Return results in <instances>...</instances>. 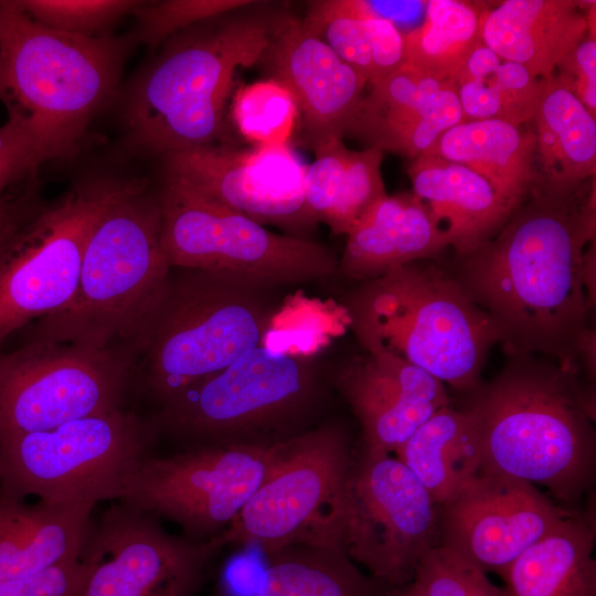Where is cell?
Wrapping results in <instances>:
<instances>
[{
    "mask_svg": "<svg viewBox=\"0 0 596 596\" xmlns=\"http://www.w3.org/2000/svg\"><path fill=\"white\" fill-rule=\"evenodd\" d=\"M595 178L570 192L535 187L488 242L447 267L489 316L504 352L578 370L589 328L583 257L596 238Z\"/></svg>",
    "mask_w": 596,
    "mask_h": 596,
    "instance_id": "cell-1",
    "label": "cell"
},
{
    "mask_svg": "<svg viewBox=\"0 0 596 596\" xmlns=\"http://www.w3.org/2000/svg\"><path fill=\"white\" fill-rule=\"evenodd\" d=\"M353 460L347 429L323 423L277 443L275 460L230 526L224 546H342L343 499ZM343 547V546H342Z\"/></svg>",
    "mask_w": 596,
    "mask_h": 596,
    "instance_id": "cell-10",
    "label": "cell"
},
{
    "mask_svg": "<svg viewBox=\"0 0 596 596\" xmlns=\"http://www.w3.org/2000/svg\"><path fill=\"white\" fill-rule=\"evenodd\" d=\"M437 512L438 545L498 574L566 517L534 485L487 473L438 504Z\"/></svg>",
    "mask_w": 596,
    "mask_h": 596,
    "instance_id": "cell-18",
    "label": "cell"
},
{
    "mask_svg": "<svg viewBox=\"0 0 596 596\" xmlns=\"http://www.w3.org/2000/svg\"><path fill=\"white\" fill-rule=\"evenodd\" d=\"M163 174L179 179L255 222L308 238L318 223L304 199V164L289 143L242 149L215 142L162 157Z\"/></svg>",
    "mask_w": 596,
    "mask_h": 596,
    "instance_id": "cell-17",
    "label": "cell"
},
{
    "mask_svg": "<svg viewBox=\"0 0 596 596\" xmlns=\"http://www.w3.org/2000/svg\"><path fill=\"white\" fill-rule=\"evenodd\" d=\"M384 152L375 147L350 150L333 207L324 222L336 235H347L385 196L381 166Z\"/></svg>",
    "mask_w": 596,
    "mask_h": 596,
    "instance_id": "cell-34",
    "label": "cell"
},
{
    "mask_svg": "<svg viewBox=\"0 0 596 596\" xmlns=\"http://www.w3.org/2000/svg\"><path fill=\"white\" fill-rule=\"evenodd\" d=\"M553 75L596 117V36H586L560 62Z\"/></svg>",
    "mask_w": 596,
    "mask_h": 596,
    "instance_id": "cell-41",
    "label": "cell"
},
{
    "mask_svg": "<svg viewBox=\"0 0 596 596\" xmlns=\"http://www.w3.org/2000/svg\"><path fill=\"white\" fill-rule=\"evenodd\" d=\"M247 0H163L143 1L135 11L136 43L150 49L162 45L177 33L195 23L222 14Z\"/></svg>",
    "mask_w": 596,
    "mask_h": 596,
    "instance_id": "cell-36",
    "label": "cell"
},
{
    "mask_svg": "<svg viewBox=\"0 0 596 596\" xmlns=\"http://www.w3.org/2000/svg\"><path fill=\"white\" fill-rule=\"evenodd\" d=\"M321 391L313 356L259 345L161 404L150 422L158 436L191 446L273 445L299 434Z\"/></svg>",
    "mask_w": 596,
    "mask_h": 596,
    "instance_id": "cell-8",
    "label": "cell"
},
{
    "mask_svg": "<svg viewBox=\"0 0 596 596\" xmlns=\"http://www.w3.org/2000/svg\"><path fill=\"white\" fill-rule=\"evenodd\" d=\"M150 419L118 408L0 438V496L45 503L119 500L158 439Z\"/></svg>",
    "mask_w": 596,
    "mask_h": 596,
    "instance_id": "cell-9",
    "label": "cell"
},
{
    "mask_svg": "<svg viewBox=\"0 0 596 596\" xmlns=\"http://www.w3.org/2000/svg\"><path fill=\"white\" fill-rule=\"evenodd\" d=\"M414 581L427 596H502L487 573L443 546L430 549L418 563Z\"/></svg>",
    "mask_w": 596,
    "mask_h": 596,
    "instance_id": "cell-37",
    "label": "cell"
},
{
    "mask_svg": "<svg viewBox=\"0 0 596 596\" xmlns=\"http://www.w3.org/2000/svg\"><path fill=\"white\" fill-rule=\"evenodd\" d=\"M132 32L83 36L44 26L0 0V103L52 159L74 157L116 93Z\"/></svg>",
    "mask_w": 596,
    "mask_h": 596,
    "instance_id": "cell-5",
    "label": "cell"
},
{
    "mask_svg": "<svg viewBox=\"0 0 596 596\" xmlns=\"http://www.w3.org/2000/svg\"><path fill=\"white\" fill-rule=\"evenodd\" d=\"M170 270L158 193L146 181L105 212L88 240L72 298L29 324L24 341L117 348L140 355Z\"/></svg>",
    "mask_w": 596,
    "mask_h": 596,
    "instance_id": "cell-4",
    "label": "cell"
},
{
    "mask_svg": "<svg viewBox=\"0 0 596 596\" xmlns=\"http://www.w3.org/2000/svg\"><path fill=\"white\" fill-rule=\"evenodd\" d=\"M231 116L240 134L255 145L289 143L300 118L292 93L272 77L242 87Z\"/></svg>",
    "mask_w": 596,
    "mask_h": 596,
    "instance_id": "cell-33",
    "label": "cell"
},
{
    "mask_svg": "<svg viewBox=\"0 0 596 596\" xmlns=\"http://www.w3.org/2000/svg\"><path fill=\"white\" fill-rule=\"evenodd\" d=\"M223 547L219 535L172 534L157 517L113 503L92 523L79 555L88 575L78 596H194Z\"/></svg>",
    "mask_w": 596,
    "mask_h": 596,
    "instance_id": "cell-16",
    "label": "cell"
},
{
    "mask_svg": "<svg viewBox=\"0 0 596 596\" xmlns=\"http://www.w3.org/2000/svg\"><path fill=\"white\" fill-rule=\"evenodd\" d=\"M464 121L502 120L514 126L531 121L544 78L503 60L483 43L477 46L454 77Z\"/></svg>",
    "mask_w": 596,
    "mask_h": 596,
    "instance_id": "cell-31",
    "label": "cell"
},
{
    "mask_svg": "<svg viewBox=\"0 0 596 596\" xmlns=\"http://www.w3.org/2000/svg\"><path fill=\"white\" fill-rule=\"evenodd\" d=\"M284 287L238 275L171 267L141 350L140 385L159 405L263 345Z\"/></svg>",
    "mask_w": 596,
    "mask_h": 596,
    "instance_id": "cell-7",
    "label": "cell"
},
{
    "mask_svg": "<svg viewBox=\"0 0 596 596\" xmlns=\"http://www.w3.org/2000/svg\"><path fill=\"white\" fill-rule=\"evenodd\" d=\"M21 9L46 28L83 36L109 34L124 17L134 14L137 0H17Z\"/></svg>",
    "mask_w": 596,
    "mask_h": 596,
    "instance_id": "cell-35",
    "label": "cell"
},
{
    "mask_svg": "<svg viewBox=\"0 0 596 596\" xmlns=\"http://www.w3.org/2000/svg\"><path fill=\"white\" fill-rule=\"evenodd\" d=\"M38 174L12 187L0 199V246L45 204Z\"/></svg>",
    "mask_w": 596,
    "mask_h": 596,
    "instance_id": "cell-42",
    "label": "cell"
},
{
    "mask_svg": "<svg viewBox=\"0 0 596 596\" xmlns=\"http://www.w3.org/2000/svg\"><path fill=\"white\" fill-rule=\"evenodd\" d=\"M583 283L587 294V299L590 308L595 307L596 299V244H590L583 257Z\"/></svg>",
    "mask_w": 596,
    "mask_h": 596,
    "instance_id": "cell-45",
    "label": "cell"
},
{
    "mask_svg": "<svg viewBox=\"0 0 596 596\" xmlns=\"http://www.w3.org/2000/svg\"><path fill=\"white\" fill-rule=\"evenodd\" d=\"M295 15L287 3L247 0L167 40L127 98L128 146L163 157L233 143L226 106L235 72L257 64Z\"/></svg>",
    "mask_w": 596,
    "mask_h": 596,
    "instance_id": "cell-2",
    "label": "cell"
},
{
    "mask_svg": "<svg viewBox=\"0 0 596 596\" xmlns=\"http://www.w3.org/2000/svg\"><path fill=\"white\" fill-rule=\"evenodd\" d=\"M292 93L300 141L312 151L343 139L354 121L368 81L295 15L257 63Z\"/></svg>",
    "mask_w": 596,
    "mask_h": 596,
    "instance_id": "cell-19",
    "label": "cell"
},
{
    "mask_svg": "<svg viewBox=\"0 0 596 596\" xmlns=\"http://www.w3.org/2000/svg\"><path fill=\"white\" fill-rule=\"evenodd\" d=\"M488 3L428 0L422 23L404 34L405 63L430 76L454 79L471 52L482 44Z\"/></svg>",
    "mask_w": 596,
    "mask_h": 596,
    "instance_id": "cell-32",
    "label": "cell"
},
{
    "mask_svg": "<svg viewBox=\"0 0 596 596\" xmlns=\"http://www.w3.org/2000/svg\"><path fill=\"white\" fill-rule=\"evenodd\" d=\"M424 152L470 168L517 207L538 182L535 141L529 123L462 121L444 131Z\"/></svg>",
    "mask_w": 596,
    "mask_h": 596,
    "instance_id": "cell-28",
    "label": "cell"
},
{
    "mask_svg": "<svg viewBox=\"0 0 596 596\" xmlns=\"http://www.w3.org/2000/svg\"><path fill=\"white\" fill-rule=\"evenodd\" d=\"M136 359L126 349L24 340L0 353V438L121 408Z\"/></svg>",
    "mask_w": 596,
    "mask_h": 596,
    "instance_id": "cell-13",
    "label": "cell"
},
{
    "mask_svg": "<svg viewBox=\"0 0 596 596\" xmlns=\"http://www.w3.org/2000/svg\"><path fill=\"white\" fill-rule=\"evenodd\" d=\"M390 588L340 545H245L220 566L212 596H384Z\"/></svg>",
    "mask_w": 596,
    "mask_h": 596,
    "instance_id": "cell-21",
    "label": "cell"
},
{
    "mask_svg": "<svg viewBox=\"0 0 596 596\" xmlns=\"http://www.w3.org/2000/svg\"><path fill=\"white\" fill-rule=\"evenodd\" d=\"M161 243L171 267L230 273L287 287L327 279L339 258L326 245L272 232L163 174L157 192Z\"/></svg>",
    "mask_w": 596,
    "mask_h": 596,
    "instance_id": "cell-12",
    "label": "cell"
},
{
    "mask_svg": "<svg viewBox=\"0 0 596 596\" xmlns=\"http://www.w3.org/2000/svg\"><path fill=\"white\" fill-rule=\"evenodd\" d=\"M95 504L30 505L0 496V585L79 557Z\"/></svg>",
    "mask_w": 596,
    "mask_h": 596,
    "instance_id": "cell-26",
    "label": "cell"
},
{
    "mask_svg": "<svg viewBox=\"0 0 596 596\" xmlns=\"http://www.w3.org/2000/svg\"><path fill=\"white\" fill-rule=\"evenodd\" d=\"M273 445H196L147 458L118 501L178 524L183 535L210 540L225 531L264 481Z\"/></svg>",
    "mask_w": 596,
    "mask_h": 596,
    "instance_id": "cell-15",
    "label": "cell"
},
{
    "mask_svg": "<svg viewBox=\"0 0 596 596\" xmlns=\"http://www.w3.org/2000/svg\"><path fill=\"white\" fill-rule=\"evenodd\" d=\"M595 528L565 517L499 575L502 596H596Z\"/></svg>",
    "mask_w": 596,
    "mask_h": 596,
    "instance_id": "cell-29",
    "label": "cell"
},
{
    "mask_svg": "<svg viewBox=\"0 0 596 596\" xmlns=\"http://www.w3.org/2000/svg\"><path fill=\"white\" fill-rule=\"evenodd\" d=\"M479 473L545 487L578 501L595 478V392L579 371L541 355L509 354L499 373L467 394Z\"/></svg>",
    "mask_w": 596,
    "mask_h": 596,
    "instance_id": "cell-3",
    "label": "cell"
},
{
    "mask_svg": "<svg viewBox=\"0 0 596 596\" xmlns=\"http://www.w3.org/2000/svg\"><path fill=\"white\" fill-rule=\"evenodd\" d=\"M46 161L47 156L28 130L8 118L0 126V199L12 187L39 173Z\"/></svg>",
    "mask_w": 596,
    "mask_h": 596,
    "instance_id": "cell-39",
    "label": "cell"
},
{
    "mask_svg": "<svg viewBox=\"0 0 596 596\" xmlns=\"http://www.w3.org/2000/svg\"><path fill=\"white\" fill-rule=\"evenodd\" d=\"M348 11L359 17L390 21L400 24L423 21L427 1L342 0ZM400 30V29H398Z\"/></svg>",
    "mask_w": 596,
    "mask_h": 596,
    "instance_id": "cell-43",
    "label": "cell"
},
{
    "mask_svg": "<svg viewBox=\"0 0 596 596\" xmlns=\"http://www.w3.org/2000/svg\"><path fill=\"white\" fill-rule=\"evenodd\" d=\"M441 504L479 475V447L468 414L444 406L424 422L395 451Z\"/></svg>",
    "mask_w": 596,
    "mask_h": 596,
    "instance_id": "cell-30",
    "label": "cell"
},
{
    "mask_svg": "<svg viewBox=\"0 0 596 596\" xmlns=\"http://www.w3.org/2000/svg\"><path fill=\"white\" fill-rule=\"evenodd\" d=\"M368 86L348 134L368 147L414 160L444 131L464 121L453 79L404 63Z\"/></svg>",
    "mask_w": 596,
    "mask_h": 596,
    "instance_id": "cell-22",
    "label": "cell"
},
{
    "mask_svg": "<svg viewBox=\"0 0 596 596\" xmlns=\"http://www.w3.org/2000/svg\"><path fill=\"white\" fill-rule=\"evenodd\" d=\"M535 141V187L570 192L596 175V117L554 76L544 78L529 123Z\"/></svg>",
    "mask_w": 596,
    "mask_h": 596,
    "instance_id": "cell-27",
    "label": "cell"
},
{
    "mask_svg": "<svg viewBox=\"0 0 596 596\" xmlns=\"http://www.w3.org/2000/svg\"><path fill=\"white\" fill-rule=\"evenodd\" d=\"M332 379L360 423L362 448L371 451L395 453L435 412L450 405L440 381L389 354L353 355Z\"/></svg>",
    "mask_w": 596,
    "mask_h": 596,
    "instance_id": "cell-20",
    "label": "cell"
},
{
    "mask_svg": "<svg viewBox=\"0 0 596 596\" xmlns=\"http://www.w3.org/2000/svg\"><path fill=\"white\" fill-rule=\"evenodd\" d=\"M384 596H427L423 588L413 579L406 584L391 587Z\"/></svg>",
    "mask_w": 596,
    "mask_h": 596,
    "instance_id": "cell-46",
    "label": "cell"
},
{
    "mask_svg": "<svg viewBox=\"0 0 596 596\" xmlns=\"http://www.w3.org/2000/svg\"><path fill=\"white\" fill-rule=\"evenodd\" d=\"M596 332L589 327L583 336L577 350V368L579 366L588 374L590 380H595L596 371Z\"/></svg>",
    "mask_w": 596,
    "mask_h": 596,
    "instance_id": "cell-44",
    "label": "cell"
},
{
    "mask_svg": "<svg viewBox=\"0 0 596 596\" xmlns=\"http://www.w3.org/2000/svg\"><path fill=\"white\" fill-rule=\"evenodd\" d=\"M368 353L389 354L469 394L500 336L489 316L435 259L361 281L342 306Z\"/></svg>",
    "mask_w": 596,
    "mask_h": 596,
    "instance_id": "cell-6",
    "label": "cell"
},
{
    "mask_svg": "<svg viewBox=\"0 0 596 596\" xmlns=\"http://www.w3.org/2000/svg\"><path fill=\"white\" fill-rule=\"evenodd\" d=\"M316 159L304 174L305 204L317 223H324L333 207L350 149L331 139L313 150Z\"/></svg>",
    "mask_w": 596,
    "mask_h": 596,
    "instance_id": "cell-38",
    "label": "cell"
},
{
    "mask_svg": "<svg viewBox=\"0 0 596 596\" xmlns=\"http://www.w3.org/2000/svg\"><path fill=\"white\" fill-rule=\"evenodd\" d=\"M88 575L79 557L0 585V596H78Z\"/></svg>",
    "mask_w": 596,
    "mask_h": 596,
    "instance_id": "cell-40",
    "label": "cell"
},
{
    "mask_svg": "<svg viewBox=\"0 0 596 596\" xmlns=\"http://www.w3.org/2000/svg\"><path fill=\"white\" fill-rule=\"evenodd\" d=\"M448 247L445 226L413 192L386 194L347 234L337 274L361 283Z\"/></svg>",
    "mask_w": 596,
    "mask_h": 596,
    "instance_id": "cell-24",
    "label": "cell"
},
{
    "mask_svg": "<svg viewBox=\"0 0 596 596\" xmlns=\"http://www.w3.org/2000/svg\"><path fill=\"white\" fill-rule=\"evenodd\" d=\"M438 545L437 503L396 457L361 448L348 475L342 546L354 563L391 587L414 579Z\"/></svg>",
    "mask_w": 596,
    "mask_h": 596,
    "instance_id": "cell-14",
    "label": "cell"
},
{
    "mask_svg": "<svg viewBox=\"0 0 596 596\" xmlns=\"http://www.w3.org/2000/svg\"><path fill=\"white\" fill-rule=\"evenodd\" d=\"M146 181L100 177L75 182L0 246V347L70 301L96 224Z\"/></svg>",
    "mask_w": 596,
    "mask_h": 596,
    "instance_id": "cell-11",
    "label": "cell"
},
{
    "mask_svg": "<svg viewBox=\"0 0 596 596\" xmlns=\"http://www.w3.org/2000/svg\"><path fill=\"white\" fill-rule=\"evenodd\" d=\"M595 1L505 0L488 4L482 15L483 44L503 60L539 78L595 31Z\"/></svg>",
    "mask_w": 596,
    "mask_h": 596,
    "instance_id": "cell-23",
    "label": "cell"
},
{
    "mask_svg": "<svg viewBox=\"0 0 596 596\" xmlns=\"http://www.w3.org/2000/svg\"><path fill=\"white\" fill-rule=\"evenodd\" d=\"M412 192L445 226L455 254L492 238L519 207L470 168L423 152L407 169Z\"/></svg>",
    "mask_w": 596,
    "mask_h": 596,
    "instance_id": "cell-25",
    "label": "cell"
}]
</instances>
